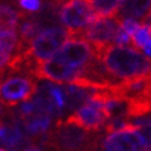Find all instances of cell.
I'll return each mask as SVG.
<instances>
[{"label": "cell", "mask_w": 151, "mask_h": 151, "mask_svg": "<svg viewBox=\"0 0 151 151\" xmlns=\"http://www.w3.org/2000/svg\"><path fill=\"white\" fill-rule=\"evenodd\" d=\"M94 54L111 76L119 82H130L151 75V60L128 46L110 45Z\"/></svg>", "instance_id": "1"}, {"label": "cell", "mask_w": 151, "mask_h": 151, "mask_svg": "<svg viewBox=\"0 0 151 151\" xmlns=\"http://www.w3.org/2000/svg\"><path fill=\"white\" fill-rule=\"evenodd\" d=\"M46 147L53 151H94L96 139L92 137L86 130L65 124L58 119L53 130L47 133Z\"/></svg>", "instance_id": "2"}, {"label": "cell", "mask_w": 151, "mask_h": 151, "mask_svg": "<svg viewBox=\"0 0 151 151\" xmlns=\"http://www.w3.org/2000/svg\"><path fill=\"white\" fill-rule=\"evenodd\" d=\"M69 33L64 27H50L42 29L29 43L27 54L35 65L50 60L68 40Z\"/></svg>", "instance_id": "3"}, {"label": "cell", "mask_w": 151, "mask_h": 151, "mask_svg": "<svg viewBox=\"0 0 151 151\" xmlns=\"http://www.w3.org/2000/svg\"><path fill=\"white\" fill-rule=\"evenodd\" d=\"M108 121H111V116L107 111L105 103L94 90L90 99L82 107L73 111L64 122L78 126L83 130H99L101 128H105Z\"/></svg>", "instance_id": "4"}, {"label": "cell", "mask_w": 151, "mask_h": 151, "mask_svg": "<svg viewBox=\"0 0 151 151\" xmlns=\"http://www.w3.org/2000/svg\"><path fill=\"white\" fill-rule=\"evenodd\" d=\"M37 90V83L32 75L10 73L0 78V103L7 108L33 99Z\"/></svg>", "instance_id": "5"}, {"label": "cell", "mask_w": 151, "mask_h": 151, "mask_svg": "<svg viewBox=\"0 0 151 151\" xmlns=\"http://www.w3.org/2000/svg\"><path fill=\"white\" fill-rule=\"evenodd\" d=\"M61 24L69 36H79L97 18L90 0H67L58 13Z\"/></svg>", "instance_id": "6"}, {"label": "cell", "mask_w": 151, "mask_h": 151, "mask_svg": "<svg viewBox=\"0 0 151 151\" xmlns=\"http://www.w3.org/2000/svg\"><path fill=\"white\" fill-rule=\"evenodd\" d=\"M22 13H19L13 6L0 3V53L10 58L19 51V22Z\"/></svg>", "instance_id": "7"}, {"label": "cell", "mask_w": 151, "mask_h": 151, "mask_svg": "<svg viewBox=\"0 0 151 151\" xmlns=\"http://www.w3.org/2000/svg\"><path fill=\"white\" fill-rule=\"evenodd\" d=\"M93 57H94V49L92 45L83 37L72 36L65 42L64 46L51 58H54L67 68L81 73L82 69L93 60Z\"/></svg>", "instance_id": "8"}, {"label": "cell", "mask_w": 151, "mask_h": 151, "mask_svg": "<svg viewBox=\"0 0 151 151\" xmlns=\"http://www.w3.org/2000/svg\"><path fill=\"white\" fill-rule=\"evenodd\" d=\"M119 27H121V21L116 18V15L105 17V18L97 17L78 37H83L92 45L94 51H99L110 45H114V39Z\"/></svg>", "instance_id": "9"}, {"label": "cell", "mask_w": 151, "mask_h": 151, "mask_svg": "<svg viewBox=\"0 0 151 151\" xmlns=\"http://www.w3.org/2000/svg\"><path fill=\"white\" fill-rule=\"evenodd\" d=\"M146 147L144 137L129 121L122 129L108 133V136L103 142L104 151H143Z\"/></svg>", "instance_id": "10"}, {"label": "cell", "mask_w": 151, "mask_h": 151, "mask_svg": "<svg viewBox=\"0 0 151 151\" xmlns=\"http://www.w3.org/2000/svg\"><path fill=\"white\" fill-rule=\"evenodd\" d=\"M151 15V0H124L116 13V18L133 19L137 22H147Z\"/></svg>", "instance_id": "11"}, {"label": "cell", "mask_w": 151, "mask_h": 151, "mask_svg": "<svg viewBox=\"0 0 151 151\" xmlns=\"http://www.w3.org/2000/svg\"><path fill=\"white\" fill-rule=\"evenodd\" d=\"M19 121L14 118L11 122H1L0 124V142L9 148H17L22 143L24 133L19 128Z\"/></svg>", "instance_id": "12"}, {"label": "cell", "mask_w": 151, "mask_h": 151, "mask_svg": "<svg viewBox=\"0 0 151 151\" xmlns=\"http://www.w3.org/2000/svg\"><path fill=\"white\" fill-rule=\"evenodd\" d=\"M93 92L94 90H90V89L79 87V86H75V85H68L67 87H64L65 108L68 111H76L79 107H82L90 99Z\"/></svg>", "instance_id": "13"}, {"label": "cell", "mask_w": 151, "mask_h": 151, "mask_svg": "<svg viewBox=\"0 0 151 151\" xmlns=\"http://www.w3.org/2000/svg\"><path fill=\"white\" fill-rule=\"evenodd\" d=\"M124 0H90L97 17H115Z\"/></svg>", "instance_id": "14"}, {"label": "cell", "mask_w": 151, "mask_h": 151, "mask_svg": "<svg viewBox=\"0 0 151 151\" xmlns=\"http://www.w3.org/2000/svg\"><path fill=\"white\" fill-rule=\"evenodd\" d=\"M151 39V24L143 22L132 35V43L136 50H143L148 40Z\"/></svg>", "instance_id": "15"}, {"label": "cell", "mask_w": 151, "mask_h": 151, "mask_svg": "<svg viewBox=\"0 0 151 151\" xmlns=\"http://www.w3.org/2000/svg\"><path fill=\"white\" fill-rule=\"evenodd\" d=\"M18 6L24 13L35 14L39 13L42 9V0H18Z\"/></svg>", "instance_id": "16"}, {"label": "cell", "mask_w": 151, "mask_h": 151, "mask_svg": "<svg viewBox=\"0 0 151 151\" xmlns=\"http://www.w3.org/2000/svg\"><path fill=\"white\" fill-rule=\"evenodd\" d=\"M9 64H10V58H7L3 53H0V78L3 76L9 68Z\"/></svg>", "instance_id": "17"}, {"label": "cell", "mask_w": 151, "mask_h": 151, "mask_svg": "<svg viewBox=\"0 0 151 151\" xmlns=\"http://www.w3.org/2000/svg\"><path fill=\"white\" fill-rule=\"evenodd\" d=\"M143 54L146 55V57H148V58H151V39L148 40V43H147L146 46H144V49H143Z\"/></svg>", "instance_id": "18"}, {"label": "cell", "mask_w": 151, "mask_h": 151, "mask_svg": "<svg viewBox=\"0 0 151 151\" xmlns=\"http://www.w3.org/2000/svg\"><path fill=\"white\" fill-rule=\"evenodd\" d=\"M25 151H42L40 148H37V147H28Z\"/></svg>", "instance_id": "19"}, {"label": "cell", "mask_w": 151, "mask_h": 151, "mask_svg": "<svg viewBox=\"0 0 151 151\" xmlns=\"http://www.w3.org/2000/svg\"><path fill=\"white\" fill-rule=\"evenodd\" d=\"M55 1H57V3H61V1H63V0H55Z\"/></svg>", "instance_id": "20"}, {"label": "cell", "mask_w": 151, "mask_h": 151, "mask_svg": "<svg viewBox=\"0 0 151 151\" xmlns=\"http://www.w3.org/2000/svg\"><path fill=\"white\" fill-rule=\"evenodd\" d=\"M0 151H7V150H4V148H0Z\"/></svg>", "instance_id": "21"}, {"label": "cell", "mask_w": 151, "mask_h": 151, "mask_svg": "<svg viewBox=\"0 0 151 151\" xmlns=\"http://www.w3.org/2000/svg\"><path fill=\"white\" fill-rule=\"evenodd\" d=\"M148 21H151V15H150V19H148Z\"/></svg>", "instance_id": "22"}, {"label": "cell", "mask_w": 151, "mask_h": 151, "mask_svg": "<svg viewBox=\"0 0 151 151\" xmlns=\"http://www.w3.org/2000/svg\"><path fill=\"white\" fill-rule=\"evenodd\" d=\"M143 151H150V150H143Z\"/></svg>", "instance_id": "23"}, {"label": "cell", "mask_w": 151, "mask_h": 151, "mask_svg": "<svg viewBox=\"0 0 151 151\" xmlns=\"http://www.w3.org/2000/svg\"><path fill=\"white\" fill-rule=\"evenodd\" d=\"M150 151H151V150H150Z\"/></svg>", "instance_id": "24"}]
</instances>
